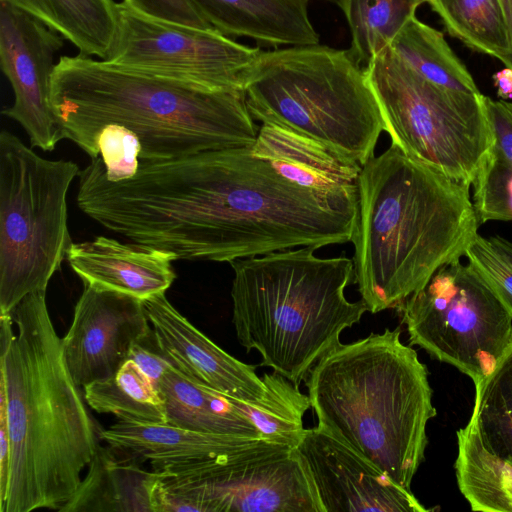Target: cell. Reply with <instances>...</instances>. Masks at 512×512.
<instances>
[{
    "label": "cell",
    "mask_w": 512,
    "mask_h": 512,
    "mask_svg": "<svg viewBox=\"0 0 512 512\" xmlns=\"http://www.w3.org/2000/svg\"><path fill=\"white\" fill-rule=\"evenodd\" d=\"M252 152L282 176L323 198L358 206L362 166L290 129L261 124Z\"/></svg>",
    "instance_id": "obj_19"
},
{
    "label": "cell",
    "mask_w": 512,
    "mask_h": 512,
    "mask_svg": "<svg viewBox=\"0 0 512 512\" xmlns=\"http://www.w3.org/2000/svg\"><path fill=\"white\" fill-rule=\"evenodd\" d=\"M490 240L506 256L512 265V242L501 236H493Z\"/></svg>",
    "instance_id": "obj_40"
},
{
    "label": "cell",
    "mask_w": 512,
    "mask_h": 512,
    "mask_svg": "<svg viewBox=\"0 0 512 512\" xmlns=\"http://www.w3.org/2000/svg\"><path fill=\"white\" fill-rule=\"evenodd\" d=\"M63 40L39 19L0 2V63L14 95L2 114L21 125L31 147L44 152L66 139L50 100L54 59Z\"/></svg>",
    "instance_id": "obj_13"
},
{
    "label": "cell",
    "mask_w": 512,
    "mask_h": 512,
    "mask_svg": "<svg viewBox=\"0 0 512 512\" xmlns=\"http://www.w3.org/2000/svg\"><path fill=\"white\" fill-rule=\"evenodd\" d=\"M474 423L484 447L512 465V344L475 385Z\"/></svg>",
    "instance_id": "obj_30"
},
{
    "label": "cell",
    "mask_w": 512,
    "mask_h": 512,
    "mask_svg": "<svg viewBox=\"0 0 512 512\" xmlns=\"http://www.w3.org/2000/svg\"><path fill=\"white\" fill-rule=\"evenodd\" d=\"M482 101L493 135V145L488 154L512 163V101L493 100L485 95Z\"/></svg>",
    "instance_id": "obj_35"
},
{
    "label": "cell",
    "mask_w": 512,
    "mask_h": 512,
    "mask_svg": "<svg viewBox=\"0 0 512 512\" xmlns=\"http://www.w3.org/2000/svg\"><path fill=\"white\" fill-rule=\"evenodd\" d=\"M364 69L391 144L471 186L493 145L483 94L457 92L427 81L390 47Z\"/></svg>",
    "instance_id": "obj_9"
},
{
    "label": "cell",
    "mask_w": 512,
    "mask_h": 512,
    "mask_svg": "<svg viewBox=\"0 0 512 512\" xmlns=\"http://www.w3.org/2000/svg\"><path fill=\"white\" fill-rule=\"evenodd\" d=\"M164 400L168 424L205 433L261 439L254 424L234 398L198 383L169 368L157 384Z\"/></svg>",
    "instance_id": "obj_22"
},
{
    "label": "cell",
    "mask_w": 512,
    "mask_h": 512,
    "mask_svg": "<svg viewBox=\"0 0 512 512\" xmlns=\"http://www.w3.org/2000/svg\"><path fill=\"white\" fill-rule=\"evenodd\" d=\"M11 316L17 334L0 352V395L11 443L0 512L59 511L96 453L99 430L67 367L46 291L24 297Z\"/></svg>",
    "instance_id": "obj_2"
},
{
    "label": "cell",
    "mask_w": 512,
    "mask_h": 512,
    "mask_svg": "<svg viewBox=\"0 0 512 512\" xmlns=\"http://www.w3.org/2000/svg\"><path fill=\"white\" fill-rule=\"evenodd\" d=\"M176 512H322L296 448L260 440L210 483H173Z\"/></svg>",
    "instance_id": "obj_12"
},
{
    "label": "cell",
    "mask_w": 512,
    "mask_h": 512,
    "mask_svg": "<svg viewBox=\"0 0 512 512\" xmlns=\"http://www.w3.org/2000/svg\"><path fill=\"white\" fill-rule=\"evenodd\" d=\"M144 302L84 286L72 324L62 338L63 355L75 383L109 377L128 360L132 345L152 331Z\"/></svg>",
    "instance_id": "obj_15"
},
{
    "label": "cell",
    "mask_w": 512,
    "mask_h": 512,
    "mask_svg": "<svg viewBox=\"0 0 512 512\" xmlns=\"http://www.w3.org/2000/svg\"><path fill=\"white\" fill-rule=\"evenodd\" d=\"M137 12L163 21L213 29L189 0H123Z\"/></svg>",
    "instance_id": "obj_34"
},
{
    "label": "cell",
    "mask_w": 512,
    "mask_h": 512,
    "mask_svg": "<svg viewBox=\"0 0 512 512\" xmlns=\"http://www.w3.org/2000/svg\"><path fill=\"white\" fill-rule=\"evenodd\" d=\"M425 1L430 4L432 0H425Z\"/></svg>",
    "instance_id": "obj_41"
},
{
    "label": "cell",
    "mask_w": 512,
    "mask_h": 512,
    "mask_svg": "<svg viewBox=\"0 0 512 512\" xmlns=\"http://www.w3.org/2000/svg\"><path fill=\"white\" fill-rule=\"evenodd\" d=\"M243 92L255 121L302 134L361 166L384 131L365 69L349 49L314 44L261 50Z\"/></svg>",
    "instance_id": "obj_7"
},
{
    "label": "cell",
    "mask_w": 512,
    "mask_h": 512,
    "mask_svg": "<svg viewBox=\"0 0 512 512\" xmlns=\"http://www.w3.org/2000/svg\"><path fill=\"white\" fill-rule=\"evenodd\" d=\"M217 32L248 37L260 46L319 44L309 0H189Z\"/></svg>",
    "instance_id": "obj_20"
},
{
    "label": "cell",
    "mask_w": 512,
    "mask_h": 512,
    "mask_svg": "<svg viewBox=\"0 0 512 512\" xmlns=\"http://www.w3.org/2000/svg\"><path fill=\"white\" fill-rule=\"evenodd\" d=\"M39 19L79 54L104 60L116 37L118 3L114 0H0Z\"/></svg>",
    "instance_id": "obj_23"
},
{
    "label": "cell",
    "mask_w": 512,
    "mask_h": 512,
    "mask_svg": "<svg viewBox=\"0 0 512 512\" xmlns=\"http://www.w3.org/2000/svg\"><path fill=\"white\" fill-rule=\"evenodd\" d=\"M456 434V479L471 509L512 512V465L484 447L471 420Z\"/></svg>",
    "instance_id": "obj_24"
},
{
    "label": "cell",
    "mask_w": 512,
    "mask_h": 512,
    "mask_svg": "<svg viewBox=\"0 0 512 512\" xmlns=\"http://www.w3.org/2000/svg\"><path fill=\"white\" fill-rule=\"evenodd\" d=\"M78 165L39 156L9 131L0 133V314L46 291L73 242L67 193Z\"/></svg>",
    "instance_id": "obj_8"
},
{
    "label": "cell",
    "mask_w": 512,
    "mask_h": 512,
    "mask_svg": "<svg viewBox=\"0 0 512 512\" xmlns=\"http://www.w3.org/2000/svg\"><path fill=\"white\" fill-rule=\"evenodd\" d=\"M425 0H342L351 32L353 57L366 67L393 39Z\"/></svg>",
    "instance_id": "obj_28"
},
{
    "label": "cell",
    "mask_w": 512,
    "mask_h": 512,
    "mask_svg": "<svg viewBox=\"0 0 512 512\" xmlns=\"http://www.w3.org/2000/svg\"><path fill=\"white\" fill-rule=\"evenodd\" d=\"M261 50L214 29L143 15L122 1L116 37L104 60L211 90L243 91L247 71Z\"/></svg>",
    "instance_id": "obj_11"
},
{
    "label": "cell",
    "mask_w": 512,
    "mask_h": 512,
    "mask_svg": "<svg viewBox=\"0 0 512 512\" xmlns=\"http://www.w3.org/2000/svg\"><path fill=\"white\" fill-rule=\"evenodd\" d=\"M11 458V443L8 431L5 398L0 395V507L7 493L9 468Z\"/></svg>",
    "instance_id": "obj_37"
},
{
    "label": "cell",
    "mask_w": 512,
    "mask_h": 512,
    "mask_svg": "<svg viewBox=\"0 0 512 512\" xmlns=\"http://www.w3.org/2000/svg\"><path fill=\"white\" fill-rule=\"evenodd\" d=\"M322 512H427L411 490L319 427L296 447Z\"/></svg>",
    "instance_id": "obj_14"
},
{
    "label": "cell",
    "mask_w": 512,
    "mask_h": 512,
    "mask_svg": "<svg viewBox=\"0 0 512 512\" xmlns=\"http://www.w3.org/2000/svg\"><path fill=\"white\" fill-rule=\"evenodd\" d=\"M303 246L230 262L232 322L240 344L299 386L316 362L359 323L367 307L346 287L354 263L345 255L319 257Z\"/></svg>",
    "instance_id": "obj_6"
},
{
    "label": "cell",
    "mask_w": 512,
    "mask_h": 512,
    "mask_svg": "<svg viewBox=\"0 0 512 512\" xmlns=\"http://www.w3.org/2000/svg\"><path fill=\"white\" fill-rule=\"evenodd\" d=\"M465 257L512 317V265L506 256L490 238L478 234L467 248Z\"/></svg>",
    "instance_id": "obj_33"
},
{
    "label": "cell",
    "mask_w": 512,
    "mask_h": 512,
    "mask_svg": "<svg viewBox=\"0 0 512 512\" xmlns=\"http://www.w3.org/2000/svg\"><path fill=\"white\" fill-rule=\"evenodd\" d=\"M500 1L502 4L504 13H505L508 30H509V38H510V55H509L508 62L505 66L512 68V0H500Z\"/></svg>",
    "instance_id": "obj_39"
},
{
    "label": "cell",
    "mask_w": 512,
    "mask_h": 512,
    "mask_svg": "<svg viewBox=\"0 0 512 512\" xmlns=\"http://www.w3.org/2000/svg\"><path fill=\"white\" fill-rule=\"evenodd\" d=\"M97 151L110 181L118 182L136 175L142 145L131 129L116 124L105 126L97 138Z\"/></svg>",
    "instance_id": "obj_32"
},
{
    "label": "cell",
    "mask_w": 512,
    "mask_h": 512,
    "mask_svg": "<svg viewBox=\"0 0 512 512\" xmlns=\"http://www.w3.org/2000/svg\"><path fill=\"white\" fill-rule=\"evenodd\" d=\"M143 302L158 345L173 368L239 401H266L268 389L255 367L218 347L168 301L165 293Z\"/></svg>",
    "instance_id": "obj_17"
},
{
    "label": "cell",
    "mask_w": 512,
    "mask_h": 512,
    "mask_svg": "<svg viewBox=\"0 0 512 512\" xmlns=\"http://www.w3.org/2000/svg\"><path fill=\"white\" fill-rule=\"evenodd\" d=\"M66 259L84 286L142 301L165 293L176 279L173 254L104 236L73 243Z\"/></svg>",
    "instance_id": "obj_18"
},
{
    "label": "cell",
    "mask_w": 512,
    "mask_h": 512,
    "mask_svg": "<svg viewBox=\"0 0 512 512\" xmlns=\"http://www.w3.org/2000/svg\"><path fill=\"white\" fill-rule=\"evenodd\" d=\"M389 47L427 81L457 92L481 93L443 34L416 16L407 21Z\"/></svg>",
    "instance_id": "obj_26"
},
{
    "label": "cell",
    "mask_w": 512,
    "mask_h": 512,
    "mask_svg": "<svg viewBox=\"0 0 512 512\" xmlns=\"http://www.w3.org/2000/svg\"><path fill=\"white\" fill-rule=\"evenodd\" d=\"M141 461L116 448L98 445L73 496L60 512H157V495L166 477L147 471Z\"/></svg>",
    "instance_id": "obj_21"
},
{
    "label": "cell",
    "mask_w": 512,
    "mask_h": 512,
    "mask_svg": "<svg viewBox=\"0 0 512 512\" xmlns=\"http://www.w3.org/2000/svg\"><path fill=\"white\" fill-rule=\"evenodd\" d=\"M83 389L85 401L98 413H110L126 422L168 424L158 388L130 359L109 377L93 381Z\"/></svg>",
    "instance_id": "obj_25"
},
{
    "label": "cell",
    "mask_w": 512,
    "mask_h": 512,
    "mask_svg": "<svg viewBox=\"0 0 512 512\" xmlns=\"http://www.w3.org/2000/svg\"><path fill=\"white\" fill-rule=\"evenodd\" d=\"M262 378L268 389L264 403L249 404L237 399L234 403L254 424L262 440L296 448L306 431L303 416L311 408L309 396L275 371Z\"/></svg>",
    "instance_id": "obj_29"
},
{
    "label": "cell",
    "mask_w": 512,
    "mask_h": 512,
    "mask_svg": "<svg viewBox=\"0 0 512 512\" xmlns=\"http://www.w3.org/2000/svg\"><path fill=\"white\" fill-rule=\"evenodd\" d=\"M400 336L395 328L340 342L304 381L317 427L411 490L437 412L428 369Z\"/></svg>",
    "instance_id": "obj_5"
},
{
    "label": "cell",
    "mask_w": 512,
    "mask_h": 512,
    "mask_svg": "<svg viewBox=\"0 0 512 512\" xmlns=\"http://www.w3.org/2000/svg\"><path fill=\"white\" fill-rule=\"evenodd\" d=\"M479 221L470 185L391 144L358 178L354 280L371 313L396 308L465 256Z\"/></svg>",
    "instance_id": "obj_3"
},
{
    "label": "cell",
    "mask_w": 512,
    "mask_h": 512,
    "mask_svg": "<svg viewBox=\"0 0 512 512\" xmlns=\"http://www.w3.org/2000/svg\"><path fill=\"white\" fill-rule=\"evenodd\" d=\"M430 6L451 36L507 64L510 38L500 0H432Z\"/></svg>",
    "instance_id": "obj_27"
},
{
    "label": "cell",
    "mask_w": 512,
    "mask_h": 512,
    "mask_svg": "<svg viewBox=\"0 0 512 512\" xmlns=\"http://www.w3.org/2000/svg\"><path fill=\"white\" fill-rule=\"evenodd\" d=\"M472 202L479 223L512 221V163L488 153L472 182Z\"/></svg>",
    "instance_id": "obj_31"
},
{
    "label": "cell",
    "mask_w": 512,
    "mask_h": 512,
    "mask_svg": "<svg viewBox=\"0 0 512 512\" xmlns=\"http://www.w3.org/2000/svg\"><path fill=\"white\" fill-rule=\"evenodd\" d=\"M108 445L148 461L166 479L183 484L214 481L244 449L262 439L205 433L170 424L118 421L99 430Z\"/></svg>",
    "instance_id": "obj_16"
},
{
    "label": "cell",
    "mask_w": 512,
    "mask_h": 512,
    "mask_svg": "<svg viewBox=\"0 0 512 512\" xmlns=\"http://www.w3.org/2000/svg\"><path fill=\"white\" fill-rule=\"evenodd\" d=\"M128 359L134 361L156 387L166 371L172 367L158 345L153 328L148 335L132 345Z\"/></svg>",
    "instance_id": "obj_36"
},
{
    "label": "cell",
    "mask_w": 512,
    "mask_h": 512,
    "mask_svg": "<svg viewBox=\"0 0 512 512\" xmlns=\"http://www.w3.org/2000/svg\"><path fill=\"white\" fill-rule=\"evenodd\" d=\"M116 225L177 260L232 262L303 246L351 242L358 206L291 182L250 147L140 160L119 182Z\"/></svg>",
    "instance_id": "obj_1"
},
{
    "label": "cell",
    "mask_w": 512,
    "mask_h": 512,
    "mask_svg": "<svg viewBox=\"0 0 512 512\" xmlns=\"http://www.w3.org/2000/svg\"><path fill=\"white\" fill-rule=\"evenodd\" d=\"M410 345L456 367L477 385L512 344V317L460 259L440 267L397 307Z\"/></svg>",
    "instance_id": "obj_10"
},
{
    "label": "cell",
    "mask_w": 512,
    "mask_h": 512,
    "mask_svg": "<svg viewBox=\"0 0 512 512\" xmlns=\"http://www.w3.org/2000/svg\"><path fill=\"white\" fill-rule=\"evenodd\" d=\"M50 100L65 138L91 159L99 157L97 138L107 125L135 132L146 161L250 147L259 131L243 91L211 90L81 54L59 58Z\"/></svg>",
    "instance_id": "obj_4"
},
{
    "label": "cell",
    "mask_w": 512,
    "mask_h": 512,
    "mask_svg": "<svg viewBox=\"0 0 512 512\" xmlns=\"http://www.w3.org/2000/svg\"><path fill=\"white\" fill-rule=\"evenodd\" d=\"M497 95L502 100L512 99V68L506 67L493 75Z\"/></svg>",
    "instance_id": "obj_38"
}]
</instances>
